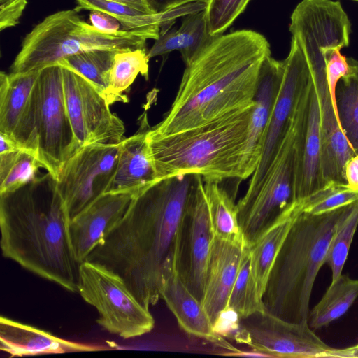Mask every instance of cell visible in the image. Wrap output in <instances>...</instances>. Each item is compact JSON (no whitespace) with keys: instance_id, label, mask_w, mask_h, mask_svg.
<instances>
[{"instance_id":"6da1fadb","label":"cell","mask_w":358,"mask_h":358,"mask_svg":"<svg viewBox=\"0 0 358 358\" xmlns=\"http://www.w3.org/2000/svg\"><path fill=\"white\" fill-rule=\"evenodd\" d=\"M201 179L177 175L138 192L85 261L120 276L145 308L156 304L165 280L177 270L181 228Z\"/></svg>"},{"instance_id":"7a4b0ae2","label":"cell","mask_w":358,"mask_h":358,"mask_svg":"<svg viewBox=\"0 0 358 358\" xmlns=\"http://www.w3.org/2000/svg\"><path fill=\"white\" fill-rule=\"evenodd\" d=\"M270 44L260 33L241 29L217 36L186 65L163 120L149 131L168 135L252 107Z\"/></svg>"},{"instance_id":"3957f363","label":"cell","mask_w":358,"mask_h":358,"mask_svg":"<svg viewBox=\"0 0 358 358\" xmlns=\"http://www.w3.org/2000/svg\"><path fill=\"white\" fill-rule=\"evenodd\" d=\"M69 218L49 172L0 193L1 249L30 272L78 292L80 263L73 253Z\"/></svg>"},{"instance_id":"277c9868","label":"cell","mask_w":358,"mask_h":358,"mask_svg":"<svg viewBox=\"0 0 358 358\" xmlns=\"http://www.w3.org/2000/svg\"><path fill=\"white\" fill-rule=\"evenodd\" d=\"M252 107L187 130L147 139L158 180L196 174L205 182L240 179Z\"/></svg>"},{"instance_id":"5b68a950","label":"cell","mask_w":358,"mask_h":358,"mask_svg":"<svg viewBox=\"0 0 358 358\" xmlns=\"http://www.w3.org/2000/svg\"><path fill=\"white\" fill-rule=\"evenodd\" d=\"M345 207L298 215L268 278L262 297L266 311L289 322H308L313 285Z\"/></svg>"},{"instance_id":"8992f818","label":"cell","mask_w":358,"mask_h":358,"mask_svg":"<svg viewBox=\"0 0 358 358\" xmlns=\"http://www.w3.org/2000/svg\"><path fill=\"white\" fill-rule=\"evenodd\" d=\"M148 39H151L148 35L134 31H100L83 20L78 8L60 10L45 17L26 35L10 73L38 71L93 50L146 49Z\"/></svg>"},{"instance_id":"52a82bcc","label":"cell","mask_w":358,"mask_h":358,"mask_svg":"<svg viewBox=\"0 0 358 358\" xmlns=\"http://www.w3.org/2000/svg\"><path fill=\"white\" fill-rule=\"evenodd\" d=\"M78 292L98 313L96 322L108 332L127 339L152 331L155 320L122 278L88 261L80 265Z\"/></svg>"},{"instance_id":"ba28073f","label":"cell","mask_w":358,"mask_h":358,"mask_svg":"<svg viewBox=\"0 0 358 358\" xmlns=\"http://www.w3.org/2000/svg\"><path fill=\"white\" fill-rule=\"evenodd\" d=\"M296 110L259 189L250 199L236 203L238 222L248 248L296 201Z\"/></svg>"},{"instance_id":"9c48e42d","label":"cell","mask_w":358,"mask_h":358,"mask_svg":"<svg viewBox=\"0 0 358 358\" xmlns=\"http://www.w3.org/2000/svg\"><path fill=\"white\" fill-rule=\"evenodd\" d=\"M38 159L55 178L64 164L81 147L66 108L62 66H46L36 82Z\"/></svg>"},{"instance_id":"30bf717a","label":"cell","mask_w":358,"mask_h":358,"mask_svg":"<svg viewBox=\"0 0 358 358\" xmlns=\"http://www.w3.org/2000/svg\"><path fill=\"white\" fill-rule=\"evenodd\" d=\"M120 149V143L85 145L64 164L56 180L69 222L108 192Z\"/></svg>"},{"instance_id":"8fae6325","label":"cell","mask_w":358,"mask_h":358,"mask_svg":"<svg viewBox=\"0 0 358 358\" xmlns=\"http://www.w3.org/2000/svg\"><path fill=\"white\" fill-rule=\"evenodd\" d=\"M283 62V76L264 133L259 163L241 201L250 199L259 189L288 131L302 92L310 77L305 55L293 37L289 55Z\"/></svg>"},{"instance_id":"7c38bea8","label":"cell","mask_w":358,"mask_h":358,"mask_svg":"<svg viewBox=\"0 0 358 358\" xmlns=\"http://www.w3.org/2000/svg\"><path fill=\"white\" fill-rule=\"evenodd\" d=\"M62 71L66 108L80 146L121 143L124 138V123L112 113L104 96L78 72L64 66Z\"/></svg>"},{"instance_id":"4fadbf2b","label":"cell","mask_w":358,"mask_h":358,"mask_svg":"<svg viewBox=\"0 0 358 358\" xmlns=\"http://www.w3.org/2000/svg\"><path fill=\"white\" fill-rule=\"evenodd\" d=\"M238 343L269 353L273 357H328L333 348L308 322H292L268 311L241 319Z\"/></svg>"},{"instance_id":"5bb4252c","label":"cell","mask_w":358,"mask_h":358,"mask_svg":"<svg viewBox=\"0 0 358 358\" xmlns=\"http://www.w3.org/2000/svg\"><path fill=\"white\" fill-rule=\"evenodd\" d=\"M213 239L202 178L183 220L177 266L180 278L201 303Z\"/></svg>"},{"instance_id":"9a60e30c","label":"cell","mask_w":358,"mask_h":358,"mask_svg":"<svg viewBox=\"0 0 358 358\" xmlns=\"http://www.w3.org/2000/svg\"><path fill=\"white\" fill-rule=\"evenodd\" d=\"M295 199L301 201L325 184L322 173L319 97L311 74L296 109Z\"/></svg>"},{"instance_id":"2e32d148","label":"cell","mask_w":358,"mask_h":358,"mask_svg":"<svg viewBox=\"0 0 358 358\" xmlns=\"http://www.w3.org/2000/svg\"><path fill=\"white\" fill-rule=\"evenodd\" d=\"M39 71L0 73V133L36 157V82Z\"/></svg>"},{"instance_id":"e0dca14e","label":"cell","mask_w":358,"mask_h":358,"mask_svg":"<svg viewBox=\"0 0 358 358\" xmlns=\"http://www.w3.org/2000/svg\"><path fill=\"white\" fill-rule=\"evenodd\" d=\"M136 194L107 192L69 222L71 247L80 264L122 220Z\"/></svg>"},{"instance_id":"ac0fdd59","label":"cell","mask_w":358,"mask_h":358,"mask_svg":"<svg viewBox=\"0 0 358 358\" xmlns=\"http://www.w3.org/2000/svg\"><path fill=\"white\" fill-rule=\"evenodd\" d=\"M283 73V61L276 60L271 55L262 61L241 159V180L251 177L259 163L264 133Z\"/></svg>"},{"instance_id":"d6986e66","label":"cell","mask_w":358,"mask_h":358,"mask_svg":"<svg viewBox=\"0 0 358 358\" xmlns=\"http://www.w3.org/2000/svg\"><path fill=\"white\" fill-rule=\"evenodd\" d=\"M162 299L176 317L179 326L189 335L206 340L229 355L238 350L217 334L202 303L192 293L180 278L178 271L165 280Z\"/></svg>"},{"instance_id":"ffe728a7","label":"cell","mask_w":358,"mask_h":358,"mask_svg":"<svg viewBox=\"0 0 358 358\" xmlns=\"http://www.w3.org/2000/svg\"><path fill=\"white\" fill-rule=\"evenodd\" d=\"M245 247L214 236L202 300L213 325L227 308Z\"/></svg>"},{"instance_id":"44dd1931","label":"cell","mask_w":358,"mask_h":358,"mask_svg":"<svg viewBox=\"0 0 358 358\" xmlns=\"http://www.w3.org/2000/svg\"><path fill=\"white\" fill-rule=\"evenodd\" d=\"M0 349L11 357L102 350L60 338L46 331L3 316L0 317Z\"/></svg>"},{"instance_id":"7402d4cb","label":"cell","mask_w":358,"mask_h":358,"mask_svg":"<svg viewBox=\"0 0 358 358\" xmlns=\"http://www.w3.org/2000/svg\"><path fill=\"white\" fill-rule=\"evenodd\" d=\"M147 131L141 130L120 143L116 171L108 192L138 194L158 180Z\"/></svg>"},{"instance_id":"603a6c76","label":"cell","mask_w":358,"mask_h":358,"mask_svg":"<svg viewBox=\"0 0 358 358\" xmlns=\"http://www.w3.org/2000/svg\"><path fill=\"white\" fill-rule=\"evenodd\" d=\"M217 36L209 33L205 10L189 13L183 16L178 29H169L160 34L148 51V56L150 59L178 50L187 65Z\"/></svg>"},{"instance_id":"cb8c5ba5","label":"cell","mask_w":358,"mask_h":358,"mask_svg":"<svg viewBox=\"0 0 358 358\" xmlns=\"http://www.w3.org/2000/svg\"><path fill=\"white\" fill-rule=\"evenodd\" d=\"M301 202L296 201L250 246L252 271L261 296L266 286L275 259L298 215Z\"/></svg>"},{"instance_id":"d4e9b609","label":"cell","mask_w":358,"mask_h":358,"mask_svg":"<svg viewBox=\"0 0 358 358\" xmlns=\"http://www.w3.org/2000/svg\"><path fill=\"white\" fill-rule=\"evenodd\" d=\"M204 191L214 236L245 246L235 196L220 182H204Z\"/></svg>"},{"instance_id":"484cf974","label":"cell","mask_w":358,"mask_h":358,"mask_svg":"<svg viewBox=\"0 0 358 358\" xmlns=\"http://www.w3.org/2000/svg\"><path fill=\"white\" fill-rule=\"evenodd\" d=\"M358 297V279L341 274L309 313L308 323L313 330L328 325L343 316Z\"/></svg>"},{"instance_id":"4316f807","label":"cell","mask_w":358,"mask_h":358,"mask_svg":"<svg viewBox=\"0 0 358 358\" xmlns=\"http://www.w3.org/2000/svg\"><path fill=\"white\" fill-rule=\"evenodd\" d=\"M79 9L98 10L110 15L124 31H134L157 40L160 36L162 13L148 14L116 0H76Z\"/></svg>"},{"instance_id":"83f0119b","label":"cell","mask_w":358,"mask_h":358,"mask_svg":"<svg viewBox=\"0 0 358 358\" xmlns=\"http://www.w3.org/2000/svg\"><path fill=\"white\" fill-rule=\"evenodd\" d=\"M349 73L337 83L336 105L341 128L355 155H358V61L348 58Z\"/></svg>"},{"instance_id":"f1b7e54d","label":"cell","mask_w":358,"mask_h":358,"mask_svg":"<svg viewBox=\"0 0 358 358\" xmlns=\"http://www.w3.org/2000/svg\"><path fill=\"white\" fill-rule=\"evenodd\" d=\"M146 49H136L117 52L110 71L109 101L110 105L115 102H128L124 94L140 73L148 78V62Z\"/></svg>"},{"instance_id":"f546056e","label":"cell","mask_w":358,"mask_h":358,"mask_svg":"<svg viewBox=\"0 0 358 358\" xmlns=\"http://www.w3.org/2000/svg\"><path fill=\"white\" fill-rule=\"evenodd\" d=\"M117 52L119 51L90 50L66 57L58 64L74 70L88 80L108 103L110 71Z\"/></svg>"},{"instance_id":"4dcf8cb0","label":"cell","mask_w":358,"mask_h":358,"mask_svg":"<svg viewBox=\"0 0 358 358\" xmlns=\"http://www.w3.org/2000/svg\"><path fill=\"white\" fill-rule=\"evenodd\" d=\"M227 307L236 312L241 319L266 310L252 271L250 253L248 247L244 249Z\"/></svg>"},{"instance_id":"1f68e13d","label":"cell","mask_w":358,"mask_h":358,"mask_svg":"<svg viewBox=\"0 0 358 358\" xmlns=\"http://www.w3.org/2000/svg\"><path fill=\"white\" fill-rule=\"evenodd\" d=\"M357 226L358 201L344 208L329 242L325 263L331 270V281L342 274Z\"/></svg>"},{"instance_id":"d6a6232c","label":"cell","mask_w":358,"mask_h":358,"mask_svg":"<svg viewBox=\"0 0 358 358\" xmlns=\"http://www.w3.org/2000/svg\"><path fill=\"white\" fill-rule=\"evenodd\" d=\"M41 167L36 155L24 149L0 154V193L27 184L36 177Z\"/></svg>"},{"instance_id":"836d02e7","label":"cell","mask_w":358,"mask_h":358,"mask_svg":"<svg viewBox=\"0 0 358 358\" xmlns=\"http://www.w3.org/2000/svg\"><path fill=\"white\" fill-rule=\"evenodd\" d=\"M358 201V192L346 184L329 182L301 201L302 211L321 215L345 207Z\"/></svg>"},{"instance_id":"e575fe53","label":"cell","mask_w":358,"mask_h":358,"mask_svg":"<svg viewBox=\"0 0 358 358\" xmlns=\"http://www.w3.org/2000/svg\"><path fill=\"white\" fill-rule=\"evenodd\" d=\"M250 0H208L205 9L207 25L212 36L223 34L244 11Z\"/></svg>"},{"instance_id":"d590c367","label":"cell","mask_w":358,"mask_h":358,"mask_svg":"<svg viewBox=\"0 0 358 358\" xmlns=\"http://www.w3.org/2000/svg\"><path fill=\"white\" fill-rule=\"evenodd\" d=\"M336 49L327 54L326 59V77L333 101L336 109L335 92L338 81L350 71V64L348 58Z\"/></svg>"},{"instance_id":"8d00e7d4","label":"cell","mask_w":358,"mask_h":358,"mask_svg":"<svg viewBox=\"0 0 358 358\" xmlns=\"http://www.w3.org/2000/svg\"><path fill=\"white\" fill-rule=\"evenodd\" d=\"M27 5V0L0 1V30L2 31L18 24Z\"/></svg>"},{"instance_id":"74e56055","label":"cell","mask_w":358,"mask_h":358,"mask_svg":"<svg viewBox=\"0 0 358 358\" xmlns=\"http://www.w3.org/2000/svg\"><path fill=\"white\" fill-rule=\"evenodd\" d=\"M91 24L97 29L108 33L124 31L121 23L110 15L98 10H91L90 13Z\"/></svg>"},{"instance_id":"f35d334b","label":"cell","mask_w":358,"mask_h":358,"mask_svg":"<svg viewBox=\"0 0 358 358\" xmlns=\"http://www.w3.org/2000/svg\"><path fill=\"white\" fill-rule=\"evenodd\" d=\"M345 178L347 187L358 192V155L351 157L345 165Z\"/></svg>"},{"instance_id":"ab89813d","label":"cell","mask_w":358,"mask_h":358,"mask_svg":"<svg viewBox=\"0 0 358 358\" xmlns=\"http://www.w3.org/2000/svg\"><path fill=\"white\" fill-rule=\"evenodd\" d=\"M208 0H150V3L156 13H162L193 2H205Z\"/></svg>"},{"instance_id":"60d3db41","label":"cell","mask_w":358,"mask_h":358,"mask_svg":"<svg viewBox=\"0 0 358 358\" xmlns=\"http://www.w3.org/2000/svg\"><path fill=\"white\" fill-rule=\"evenodd\" d=\"M127 3L143 13L148 14H155L152 8L150 0H116Z\"/></svg>"},{"instance_id":"b9f144b4","label":"cell","mask_w":358,"mask_h":358,"mask_svg":"<svg viewBox=\"0 0 358 358\" xmlns=\"http://www.w3.org/2000/svg\"><path fill=\"white\" fill-rule=\"evenodd\" d=\"M229 356H238V357H273L268 352L252 348L250 350H241L231 353Z\"/></svg>"},{"instance_id":"7bdbcfd3","label":"cell","mask_w":358,"mask_h":358,"mask_svg":"<svg viewBox=\"0 0 358 358\" xmlns=\"http://www.w3.org/2000/svg\"><path fill=\"white\" fill-rule=\"evenodd\" d=\"M351 1H358V0H351Z\"/></svg>"}]
</instances>
